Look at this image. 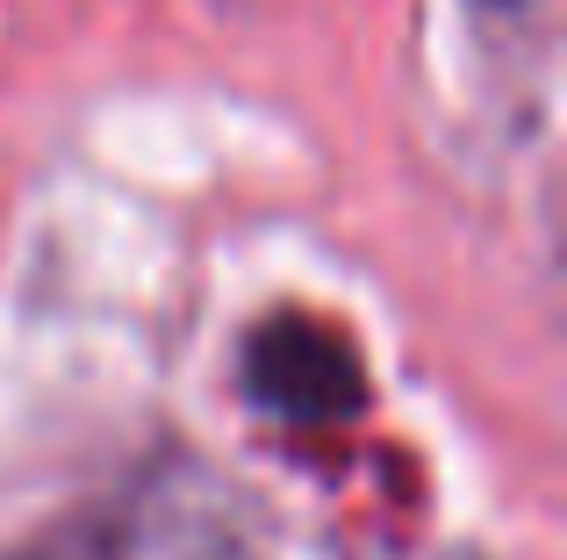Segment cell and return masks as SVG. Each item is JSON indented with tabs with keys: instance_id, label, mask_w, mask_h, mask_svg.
Instances as JSON below:
<instances>
[{
	"instance_id": "obj_1",
	"label": "cell",
	"mask_w": 567,
	"mask_h": 560,
	"mask_svg": "<svg viewBox=\"0 0 567 560\" xmlns=\"http://www.w3.org/2000/svg\"><path fill=\"white\" fill-rule=\"evenodd\" d=\"M245 395L288 424H346L367 409V360L338 323L309 309H274L245 338Z\"/></svg>"
},
{
	"instance_id": "obj_2",
	"label": "cell",
	"mask_w": 567,
	"mask_h": 560,
	"mask_svg": "<svg viewBox=\"0 0 567 560\" xmlns=\"http://www.w3.org/2000/svg\"><path fill=\"white\" fill-rule=\"evenodd\" d=\"M482 8H532V0H482Z\"/></svg>"
}]
</instances>
